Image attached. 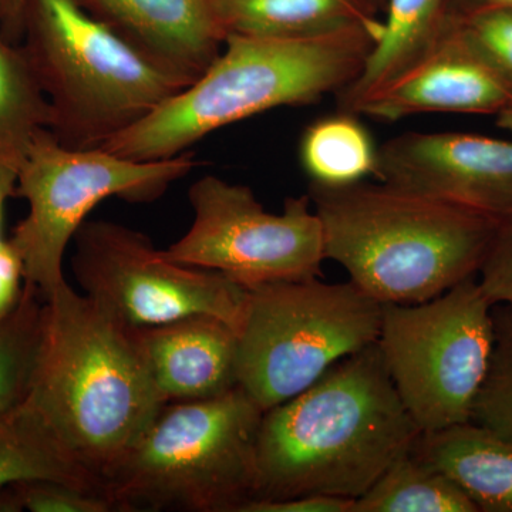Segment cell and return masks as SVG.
Masks as SVG:
<instances>
[{
	"label": "cell",
	"instance_id": "ba28073f",
	"mask_svg": "<svg viewBox=\"0 0 512 512\" xmlns=\"http://www.w3.org/2000/svg\"><path fill=\"white\" fill-rule=\"evenodd\" d=\"M194 154L160 161H133L103 148L64 147L49 128L33 137L18 170L15 197L28 201L25 220L10 244L23 264L25 284L43 296L63 285V258L74 235L97 204L110 197L148 201L194 170Z\"/></svg>",
	"mask_w": 512,
	"mask_h": 512
},
{
	"label": "cell",
	"instance_id": "2e32d148",
	"mask_svg": "<svg viewBox=\"0 0 512 512\" xmlns=\"http://www.w3.org/2000/svg\"><path fill=\"white\" fill-rule=\"evenodd\" d=\"M412 451L450 477L478 512H512V439L468 421L421 433Z\"/></svg>",
	"mask_w": 512,
	"mask_h": 512
},
{
	"label": "cell",
	"instance_id": "5b68a950",
	"mask_svg": "<svg viewBox=\"0 0 512 512\" xmlns=\"http://www.w3.org/2000/svg\"><path fill=\"white\" fill-rule=\"evenodd\" d=\"M20 47L64 147L96 150L190 86L92 18L76 0H26Z\"/></svg>",
	"mask_w": 512,
	"mask_h": 512
},
{
	"label": "cell",
	"instance_id": "8fae6325",
	"mask_svg": "<svg viewBox=\"0 0 512 512\" xmlns=\"http://www.w3.org/2000/svg\"><path fill=\"white\" fill-rule=\"evenodd\" d=\"M194 220L164 255L212 269L251 289L322 276L323 228L309 195L286 198L272 214L247 185L205 175L188 191Z\"/></svg>",
	"mask_w": 512,
	"mask_h": 512
},
{
	"label": "cell",
	"instance_id": "484cf974",
	"mask_svg": "<svg viewBox=\"0 0 512 512\" xmlns=\"http://www.w3.org/2000/svg\"><path fill=\"white\" fill-rule=\"evenodd\" d=\"M116 512L100 491L52 480H33L0 488V511Z\"/></svg>",
	"mask_w": 512,
	"mask_h": 512
},
{
	"label": "cell",
	"instance_id": "4fadbf2b",
	"mask_svg": "<svg viewBox=\"0 0 512 512\" xmlns=\"http://www.w3.org/2000/svg\"><path fill=\"white\" fill-rule=\"evenodd\" d=\"M512 107V92L458 37L448 22L437 45L399 79L356 107L380 121L420 113L500 114Z\"/></svg>",
	"mask_w": 512,
	"mask_h": 512
},
{
	"label": "cell",
	"instance_id": "30bf717a",
	"mask_svg": "<svg viewBox=\"0 0 512 512\" xmlns=\"http://www.w3.org/2000/svg\"><path fill=\"white\" fill-rule=\"evenodd\" d=\"M73 244L82 293L121 325L153 328L210 315L241 329L248 289L221 272L171 261L147 235L116 222L87 220Z\"/></svg>",
	"mask_w": 512,
	"mask_h": 512
},
{
	"label": "cell",
	"instance_id": "ac0fdd59",
	"mask_svg": "<svg viewBox=\"0 0 512 512\" xmlns=\"http://www.w3.org/2000/svg\"><path fill=\"white\" fill-rule=\"evenodd\" d=\"M225 35L305 37L383 29L380 0H210Z\"/></svg>",
	"mask_w": 512,
	"mask_h": 512
},
{
	"label": "cell",
	"instance_id": "f546056e",
	"mask_svg": "<svg viewBox=\"0 0 512 512\" xmlns=\"http://www.w3.org/2000/svg\"><path fill=\"white\" fill-rule=\"evenodd\" d=\"M26 0H6L5 15L2 19L3 37L10 43L22 36L23 10Z\"/></svg>",
	"mask_w": 512,
	"mask_h": 512
},
{
	"label": "cell",
	"instance_id": "d6a6232c",
	"mask_svg": "<svg viewBox=\"0 0 512 512\" xmlns=\"http://www.w3.org/2000/svg\"><path fill=\"white\" fill-rule=\"evenodd\" d=\"M498 124L512 133V107L498 114Z\"/></svg>",
	"mask_w": 512,
	"mask_h": 512
},
{
	"label": "cell",
	"instance_id": "9c48e42d",
	"mask_svg": "<svg viewBox=\"0 0 512 512\" xmlns=\"http://www.w3.org/2000/svg\"><path fill=\"white\" fill-rule=\"evenodd\" d=\"M377 346L421 433L468 423L493 355V305L476 276L431 301L386 303Z\"/></svg>",
	"mask_w": 512,
	"mask_h": 512
},
{
	"label": "cell",
	"instance_id": "f1b7e54d",
	"mask_svg": "<svg viewBox=\"0 0 512 512\" xmlns=\"http://www.w3.org/2000/svg\"><path fill=\"white\" fill-rule=\"evenodd\" d=\"M25 276L22 259L9 241L0 247V325L18 306Z\"/></svg>",
	"mask_w": 512,
	"mask_h": 512
},
{
	"label": "cell",
	"instance_id": "44dd1931",
	"mask_svg": "<svg viewBox=\"0 0 512 512\" xmlns=\"http://www.w3.org/2000/svg\"><path fill=\"white\" fill-rule=\"evenodd\" d=\"M33 480L60 481L104 493L100 480L64 456L19 409L0 414V488Z\"/></svg>",
	"mask_w": 512,
	"mask_h": 512
},
{
	"label": "cell",
	"instance_id": "5bb4252c",
	"mask_svg": "<svg viewBox=\"0 0 512 512\" xmlns=\"http://www.w3.org/2000/svg\"><path fill=\"white\" fill-rule=\"evenodd\" d=\"M128 45L191 84L220 56L225 35L210 0H76Z\"/></svg>",
	"mask_w": 512,
	"mask_h": 512
},
{
	"label": "cell",
	"instance_id": "836d02e7",
	"mask_svg": "<svg viewBox=\"0 0 512 512\" xmlns=\"http://www.w3.org/2000/svg\"><path fill=\"white\" fill-rule=\"evenodd\" d=\"M6 0H0V22H2L3 15H5Z\"/></svg>",
	"mask_w": 512,
	"mask_h": 512
},
{
	"label": "cell",
	"instance_id": "d6986e66",
	"mask_svg": "<svg viewBox=\"0 0 512 512\" xmlns=\"http://www.w3.org/2000/svg\"><path fill=\"white\" fill-rule=\"evenodd\" d=\"M356 116L339 110L306 128L301 161L313 184L339 187L376 175L379 148Z\"/></svg>",
	"mask_w": 512,
	"mask_h": 512
},
{
	"label": "cell",
	"instance_id": "9a60e30c",
	"mask_svg": "<svg viewBox=\"0 0 512 512\" xmlns=\"http://www.w3.org/2000/svg\"><path fill=\"white\" fill-rule=\"evenodd\" d=\"M136 332L168 403L212 399L238 387V332L225 320L192 315Z\"/></svg>",
	"mask_w": 512,
	"mask_h": 512
},
{
	"label": "cell",
	"instance_id": "52a82bcc",
	"mask_svg": "<svg viewBox=\"0 0 512 512\" xmlns=\"http://www.w3.org/2000/svg\"><path fill=\"white\" fill-rule=\"evenodd\" d=\"M319 278L248 289L238 332V386L264 412L379 339L382 303L350 281Z\"/></svg>",
	"mask_w": 512,
	"mask_h": 512
},
{
	"label": "cell",
	"instance_id": "1f68e13d",
	"mask_svg": "<svg viewBox=\"0 0 512 512\" xmlns=\"http://www.w3.org/2000/svg\"><path fill=\"white\" fill-rule=\"evenodd\" d=\"M512 8V0H451L450 15H467L481 9Z\"/></svg>",
	"mask_w": 512,
	"mask_h": 512
},
{
	"label": "cell",
	"instance_id": "e0dca14e",
	"mask_svg": "<svg viewBox=\"0 0 512 512\" xmlns=\"http://www.w3.org/2000/svg\"><path fill=\"white\" fill-rule=\"evenodd\" d=\"M450 6L451 0H387L382 36L355 82L339 92L340 110L355 113L363 100L420 62L446 32Z\"/></svg>",
	"mask_w": 512,
	"mask_h": 512
},
{
	"label": "cell",
	"instance_id": "83f0119b",
	"mask_svg": "<svg viewBox=\"0 0 512 512\" xmlns=\"http://www.w3.org/2000/svg\"><path fill=\"white\" fill-rule=\"evenodd\" d=\"M352 498L336 495H302L278 501H251L241 512H353Z\"/></svg>",
	"mask_w": 512,
	"mask_h": 512
},
{
	"label": "cell",
	"instance_id": "4dcf8cb0",
	"mask_svg": "<svg viewBox=\"0 0 512 512\" xmlns=\"http://www.w3.org/2000/svg\"><path fill=\"white\" fill-rule=\"evenodd\" d=\"M16 183H18V170L0 165V247L5 244L2 238L3 211L8 198L15 197Z\"/></svg>",
	"mask_w": 512,
	"mask_h": 512
},
{
	"label": "cell",
	"instance_id": "8992f818",
	"mask_svg": "<svg viewBox=\"0 0 512 512\" xmlns=\"http://www.w3.org/2000/svg\"><path fill=\"white\" fill-rule=\"evenodd\" d=\"M264 410L241 387L165 404L104 477L116 512H241L254 500Z\"/></svg>",
	"mask_w": 512,
	"mask_h": 512
},
{
	"label": "cell",
	"instance_id": "ffe728a7",
	"mask_svg": "<svg viewBox=\"0 0 512 512\" xmlns=\"http://www.w3.org/2000/svg\"><path fill=\"white\" fill-rule=\"evenodd\" d=\"M353 512H478L476 505L439 468L410 448L393 461L355 501Z\"/></svg>",
	"mask_w": 512,
	"mask_h": 512
},
{
	"label": "cell",
	"instance_id": "603a6c76",
	"mask_svg": "<svg viewBox=\"0 0 512 512\" xmlns=\"http://www.w3.org/2000/svg\"><path fill=\"white\" fill-rule=\"evenodd\" d=\"M45 296L23 282L18 306L0 325V414L18 409L28 392Z\"/></svg>",
	"mask_w": 512,
	"mask_h": 512
},
{
	"label": "cell",
	"instance_id": "7402d4cb",
	"mask_svg": "<svg viewBox=\"0 0 512 512\" xmlns=\"http://www.w3.org/2000/svg\"><path fill=\"white\" fill-rule=\"evenodd\" d=\"M49 119V103L22 49L0 35V165L19 170Z\"/></svg>",
	"mask_w": 512,
	"mask_h": 512
},
{
	"label": "cell",
	"instance_id": "d4e9b609",
	"mask_svg": "<svg viewBox=\"0 0 512 512\" xmlns=\"http://www.w3.org/2000/svg\"><path fill=\"white\" fill-rule=\"evenodd\" d=\"M458 37L512 92V8L476 10L450 16Z\"/></svg>",
	"mask_w": 512,
	"mask_h": 512
},
{
	"label": "cell",
	"instance_id": "277c9868",
	"mask_svg": "<svg viewBox=\"0 0 512 512\" xmlns=\"http://www.w3.org/2000/svg\"><path fill=\"white\" fill-rule=\"evenodd\" d=\"M382 33L359 26L305 37L228 35L194 83L101 148L143 163L167 160L229 124L309 106L355 82Z\"/></svg>",
	"mask_w": 512,
	"mask_h": 512
},
{
	"label": "cell",
	"instance_id": "6da1fadb",
	"mask_svg": "<svg viewBox=\"0 0 512 512\" xmlns=\"http://www.w3.org/2000/svg\"><path fill=\"white\" fill-rule=\"evenodd\" d=\"M167 403L136 329L67 282L45 296L35 363L18 409L64 456L103 484Z\"/></svg>",
	"mask_w": 512,
	"mask_h": 512
},
{
	"label": "cell",
	"instance_id": "4316f807",
	"mask_svg": "<svg viewBox=\"0 0 512 512\" xmlns=\"http://www.w3.org/2000/svg\"><path fill=\"white\" fill-rule=\"evenodd\" d=\"M477 275L478 285L491 305L512 309V218L504 221Z\"/></svg>",
	"mask_w": 512,
	"mask_h": 512
},
{
	"label": "cell",
	"instance_id": "cb8c5ba5",
	"mask_svg": "<svg viewBox=\"0 0 512 512\" xmlns=\"http://www.w3.org/2000/svg\"><path fill=\"white\" fill-rule=\"evenodd\" d=\"M494 348L471 421L512 439V309L493 306Z\"/></svg>",
	"mask_w": 512,
	"mask_h": 512
},
{
	"label": "cell",
	"instance_id": "3957f363",
	"mask_svg": "<svg viewBox=\"0 0 512 512\" xmlns=\"http://www.w3.org/2000/svg\"><path fill=\"white\" fill-rule=\"evenodd\" d=\"M325 258L386 305L437 298L474 278L504 221L393 185L311 184Z\"/></svg>",
	"mask_w": 512,
	"mask_h": 512
},
{
	"label": "cell",
	"instance_id": "7a4b0ae2",
	"mask_svg": "<svg viewBox=\"0 0 512 512\" xmlns=\"http://www.w3.org/2000/svg\"><path fill=\"white\" fill-rule=\"evenodd\" d=\"M421 434L377 343L262 417L252 501L302 495L357 498Z\"/></svg>",
	"mask_w": 512,
	"mask_h": 512
},
{
	"label": "cell",
	"instance_id": "7c38bea8",
	"mask_svg": "<svg viewBox=\"0 0 512 512\" xmlns=\"http://www.w3.org/2000/svg\"><path fill=\"white\" fill-rule=\"evenodd\" d=\"M377 181L512 218V141L471 133H406L379 148Z\"/></svg>",
	"mask_w": 512,
	"mask_h": 512
}]
</instances>
